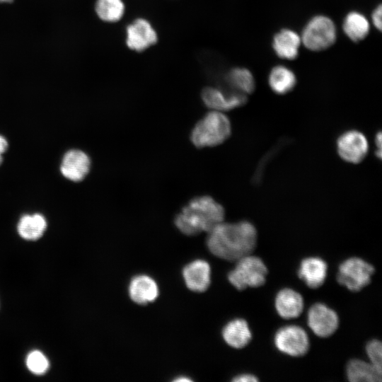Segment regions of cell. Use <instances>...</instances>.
I'll list each match as a JSON object with an SVG mask.
<instances>
[{
	"label": "cell",
	"mask_w": 382,
	"mask_h": 382,
	"mask_svg": "<svg viewBox=\"0 0 382 382\" xmlns=\"http://www.w3.org/2000/svg\"><path fill=\"white\" fill-rule=\"evenodd\" d=\"M257 236L255 226L249 221H222L208 232L207 245L219 258L238 260L251 254L256 246Z\"/></svg>",
	"instance_id": "1"
},
{
	"label": "cell",
	"mask_w": 382,
	"mask_h": 382,
	"mask_svg": "<svg viewBox=\"0 0 382 382\" xmlns=\"http://www.w3.org/2000/svg\"><path fill=\"white\" fill-rule=\"evenodd\" d=\"M221 204L208 195L199 196L185 205L175 218V225L183 234L197 235L209 232L224 219Z\"/></svg>",
	"instance_id": "2"
},
{
	"label": "cell",
	"mask_w": 382,
	"mask_h": 382,
	"mask_svg": "<svg viewBox=\"0 0 382 382\" xmlns=\"http://www.w3.org/2000/svg\"><path fill=\"white\" fill-rule=\"evenodd\" d=\"M231 133L228 117L224 112L211 110L194 127L190 139L198 147H212L225 141Z\"/></svg>",
	"instance_id": "3"
},
{
	"label": "cell",
	"mask_w": 382,
	"mask_h": 382,
	"mask_svg": "<svg viewBox=\"0 0 382 382\" xmlns=\"http://www.w3.org/2000/svg\"><path fill=\"white\" fill-rule=\"evenodd\" d=\"M300 36L306 48L319 52L329 48L335 42L337 29L330 18L317 15L307 22Z\"/></svg>",
	"instance_id": "4"
},
{
	"label": "cell",
	"mask_w": 382,
	"mask_h": 382,
	"mask_svg": "<svg viewBox=\"0 0 382 382\" xmlns=\"http://www.w3.org/2000/svg\"><path fill=\"white\" fill-rule=\"evenodd\" d=\"M267 268L258 257L250 254L237 260V264L228 274L229 282L237 289L259 287L266 281Z\"/></svg>",
	"instance_id": "5"
},
{
	"label": "cell",
	"mask_w": 382,
	"mask_h": 382,
	"mask_svg": "<svg viewBox=\"0 0 382 382\" xmlns=\"http://www.w3.org/2000/svg\"><path fill=\"white\" fill-rule=\"evenodd\" d=\"M374 267L361 258L352 257L342 262L338 269L337 280L352 291H359L371 280Z\"/></svg>",
	"instance_id": "6"
},
{
	"label": "cell",
	"mask_w": 382,
	"mask_h": 382,
	"mask_svg": "<svg viewBox=\"0 0 382 382\" xmlns=\"http://www.w3.org/2000/svg\"><path fill=\"white\" fill-rule=\"evenodd\" d=\"M274 345L280 352L286 354L301 357L309 349V339L306 331L300 326L287 325L276 332Z\"/></svg>",
	"instance_id": "7"
},
{
	"label": "cell",
	"mask_w": 382,
	"mask_h": 382,
	"mask_svg": "<svg viewBox=\"0 0 382 382\" xmlns=\"http://www.w3.org/2000/svg\"><path fill=\"white\" fill-rule=\"evenodd\" d=\"M369 143L365 135L352 129L342 133L337 140V151L342 160L351 163H359L366 157Z\"/></svg>",
	"instance_id": "8"
},
{
	"label": "cell",
	"mask_w": 382,
	"mask_h": 382,
	"mask_svg": "<svg viewBox=\"0 0 382 382\" xmlns=\"http://www.w3.org/2000/svg\"><path fill=\"white\" fill-rule=\"evenodd\" d=\"M308 325L317 336L327 337L337 330L339 318L332 308L323 303H317L308 312Z\"/></svg>",
	"instance_id": "9"
},
{
	"label": "cell",
	"mask_w": 382,
	"mask_h": 382,
	"mask_svg": "<svg viewBox=\"0 0 382 382\" xmlns=\"http://www.w3.org/2000/svg\"><path fill=\"white\" fill-rule=\"evenodd\" d=\"M157 40L156 30L145 18H137L127 26L126 44L134 51H144L156 44Z\"/></svg>",
	"instance_id": "10"
},
{
	"label": "cell",
	"mask_w": 382,
	"mask_h": 382,
	"mask_svg": "<svg viewBox=\"0 0 382 382\" xmlns=\"http://www.w3.org/2000/svg\"><path fill=\"white\" fill-rule=\"evenodd\" d=\"M201 96L204 103L211 110L221 112L237 108L244 105L247 100L246 95L216 87L204 88Z\"/></svg>",
	"instance_id": "11"
},
{
	"label": "cell",
	"mask_w": 382,
	"mask_h": 382,
	"mask_svg": "<svg viewBox=\"0 0 382 382\" xmlns=\"http://www.w3.org/2000/svg\"><path fill=\"white\" fill-rule=\"evenodd\" d=\"M91 166L88 155L82 150L74 149L64 154L60 164V171L67 180L79 183L87 176Z\"/></svg>",
	"instance_id": "12"
},
{
	"label": "cell",
	"mask_w": 382,
	"mask_h": 382,
	"mask_svg": "<svg viewBox=\"0 0 382 382\" xmlns=\"http://www.w3.org/2000/svg\"><path fill=\"white\" fill-rule=\"evenodd\" d=\"M183 277L187 287L195 292H203L210 285L211 268L203 260H196L185 266Z\"/></svg>",
	"instance_id": "13"
},
{
	"label": "cell",
	"mask_w": 382,
	"mask_h": 382,
	"mask_svg": "<svg viewBox=\"0 0 382 382\" xmlns=\"http://www.w3.org/2000/svg\"><path fill=\"white\" fill-rule=\"evenodd\" d=\"M301 44V36L289 28L280 30L272 40V48L275 54L279 58L288 60L297 57Z\"/></svg>",
	"instance_id": "14"
},
{
	"label": "cell",
	"mask_w": 382,
	"mask_h": 382,
	"mask_svg": "<svg viewBox=\"0 0 382 382\" xmlns=\"http://www.w3.org/2000/svg\"><path fill=\"white\" fill-rule=\"evenodd\" d=\"M128 290L130 299L139 305L153 302L158 296V287L156 282L146 274L134 277L130 281Z\"/></svg>",
	"instance_id": "15"
},
{
	"label": "cell",
	"mask_w": 382,
	"mask_h": 382,
	"mask_svg": "<svg viewBox=\"0 0 382 382\" xmlns=\"http://www.w3.org/2000/svg\"><path fill=\"white\" fill-rule=\"evenodd\" d=\"M327 271V263L323 259L310 257L301 261L298 274L308 287L316 289L325 282Z\"/></svg>",
	"instance_id": "16"
},
{
	"label": "cell",
	"mask_w": 382,
	"mask_h": 382,
	"mask_svg": "<svg viewBox=\"0 0 382 382\" xmlns=\"http://www.w3.org/2000/svg\"><path fill=\"white\" fill-rule=\"evenodd\" d=\"M275 308L279 316L284 319L297 318L303 308V297L291 289H283L276 296Z\"/></svg>",
	"instance_id": "17"
},
{
	"label": "cell",
	"mask_w": 382,
	"mask_h": 382,
	"mask_svg": "<svg viewBox=\"0 0 382 382\" xmlns=\"http://www.w3.org/2000/svg\"><path fill=\"white\" fill-rule=\"evenodd\" d=\"M224 341L231 347L241 349L251 340L252 333L248 323L241 318L228 322L222 330Z\"/></svg>",
	"instance_id": "18"
},
{
	"label": "cell",
	"mask_w": 382,
	"mask_h": 382,
	"mask_svg": "<svg viewBox=\"0 0 382 382\" xmlns=\"http://www.w3.org/2000/svg\"><path fill=\"white\" fill-rule=\"evenodd\" d=\"M347 378L351 382H381V370L370 362L361 359L350 360L346 369Z\"/></svg>",
	"instance_id": "19"
},
{
	"label": "cell",
	"mask_w": 382,
	"mask_h": 382,
	"mask_svg": "<svg viewBox=\"0 0 382 382\" xmlns=\"http://www.w3.org/2000/svg\"><path fill=\"white\" fill-rule=\"evenodd\" d=\"M47 226L45 216L40 213L22 216L17 225L19 236L27 241H37L44 234Z\"/></svg>",
	"instance_id": "20"
},
{
	"label": "cell",
	"mask_w": 382,
	"mask_h": 382,
	"mask_svg": "<svg viewBox=\"0 0 382 382\" xmlns=\"http://www.w3.org/2000/svg\"><path fill=\"white\" fill-rule=\"evenodd\" d=\"M342 29L349 39L353 42H359L368 35L370 23L363 13L353 11L345 17Z\"/></svg>",
	"instance_id": "21"
},
{
	"label": "cell",
	"mask_w": 382,
	"mask_h": 382,
	"mask_svg": "<svg viewBox=\"0 0 382 382\" xmlns=\"http://www.w3.org/2000/svg\"><path fill=\"white\" fill-rule=\"evenodd\" d=\"M268 83L272 91L282 95L291 91L296 84L294 71L284 65L274 66L268 76Z\"/></svg>",
	"instance_id": "22"
},
{
	"label": "cell",
	"mask_w": 382,
	"mask_h": 382,
	"mask_svg": "<svg viewBox=\"0 0 382 382\" xmlns=\"http://www.w3.org/2000/svg\"><path fill=\"white\" fill-rule=\"evenodd\" d=\"M226 82L233 91L244 95L252 93L255 88V81L251 71L246 68L231 69L226 77Z\"/></svg>",
	"instance_id": "23"
},
{
	"label": "cell",
	"mask_w": 382,
	"mask_h": 382,
	"mask_svg": "<svg viewBox=\"0 0 382 382\" xmlns=\"http://www.w3.org/2000/svg\"><path fill=\"white\" fill-rule=\"evenodd\" d=\"M95 9L101 20L114 23L122 18L125 6L122 0H97Z\"/></svg>",
	"instance_id": "24"
},
{
	"label": "cell",
	"mask_w": 382,
	"mask_h": 382,
	"mask_svg": "<svg viewBox=\"0 0 382 382\" xmlns=\"http://www.w3.org/2000/svg\"><path fill=\"white\" fill-rule=\"evenodd\" d=\"M26 366L35 375H43L49 369L50 364L46 357L40 351L31 352L27 357Z\"/></svg>",
	"instance_id": "25"
},
{
	"label": "cell",
	"mask_w": 382,
	"mask_h": 382,
	"mask_svg": "<svg viewBox=\"0 0 382 382\" xmlns=\"http://www.w3.org/2000/svg\"><path fill=\"white\" fill-rule=\"evenodd\" d=\"M366 351L370 363L377 369L382 370V345L378 340H372L368 342Z\"/></svg>",
	"instance_id": "26"
},
{
	"label": "cell",
	"mask_w": 382,
	"mask_h": 382,
	"mask_svg": "<svg viewBox=\"0 0 382 382\" xmlns=\"http://www.w3.org/2000/svg\"><path fill=\"white\" fill-rule=\"evenodd\" d=\"M381 16H382V7L379 4L372 12L371 15V21L374 26L378 29L379 31L381 30L382 23H381Z\"/></svg>",
	"instance_id": "27"
},
{
	"label": "cell",
	"mask_w": 382,
	"mask_h": 382,
	"mask_svg": "<svg viewBox=\"0 0 382 382\" xmlns=\"http://www.w3.org/2000/svg\"><path fill=\"white\" fill-rule=\"evenodd\" d=\"M234 382H255L258 381V378L252 374H243L238 376H235L233 378Z\"/></svg>",
	"instance_id": "28"
},
{
	"label": "cell",
	"mask_w": 382,
	"mask_h": 382,
	"mask_svg": "<svg viewBox=\"0 0 382 382\" xmlns=\"http://www.w3.org/2000/svg\"><path fill=\"white\" fill-rule=\"evenodd\" d=\"M8 147V142L7 139L1 134H0V166L3 163L4 154L7 151Z\"/></svg>",
	"instance_id": "29"
},
{
	"label": "cell",
	"mask_w": 382,
	"mask_h": 382,
	"mask_svg": "<svg viewBox=\"0 0 382 382\" xmlns=\"http://www.w3.org/2000/svg\"><path fill=\"white\" fill-rule=\"evenodd\" d=\"M175 381H177V382H179V381H191L192 380L188 378V377H186V376H180L179 378H176L175 380Z\"/></svg>",
	"instance_id": "30"
},
{
	"label": "cell",
	"mask_w": 382,
	"mask_h": 382,
	"mask_svg": "<svg viewBox=\"0 0 382 382\" xmlns=\"http://www.w3.org/2000/svg\"><path fill=\"white\" fill-rule=\"evenodd\" d=\"M13 0H0V3H4V2H6V3H8V2H11Z\"/></svg>",
	"instance_id": "31"
}]
</instances>
